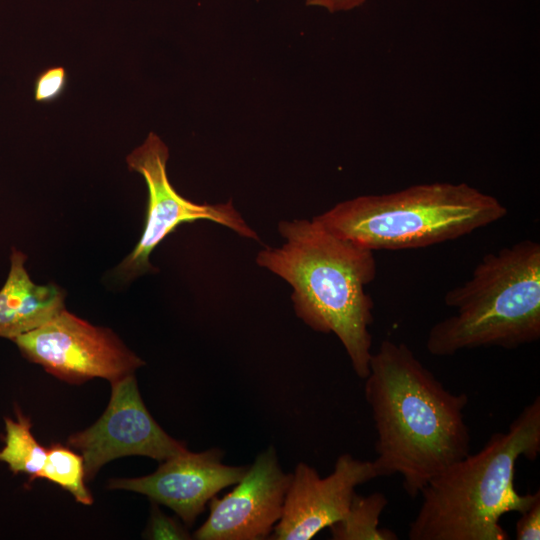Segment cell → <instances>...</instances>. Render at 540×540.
I'll return each instance as SVG.
<instances>
[{"mask_svg": "<svg viewBox=\"0 0 540 540\" xmlns=\"http://www.w3.org/2000/svg\"><path fill=\"white\" fill-rule=\"evenodd\" d=\"M364 393L377 433L378 477L401 475L409 497L470 453L465 393L455 394L404 343L383 340L371 356Z\"/></svg>", "mask_w": 540, "mask_h": 540, "instance_id": "1", "label": "cell"}, {"mask_svg": "<svg viewBox=\"0 0 540 540\" xmlns=\"http://www.w3.org/2000/svg\"><path fill=\"white\" fill-rule=\"evenodd\" d=\"M280 247H265L256 263L293 289L294 311L308 327L334 333L355 373L370 371L374 303L365 287L377 274L374 252L339 238L316 221H280Z\"/></svg>", "mask_w": 540, "mask_h": 540, "instance_id": "2", "label": "cell"}, {"mask_svg": "<svg viewBox=\"0 0 540 540\" xmlns=\"http://www.w3.org/2000/svg\"><path fill=\"white\" fill-rule=\"evenodd\" d=\"M540 453V398L525 406L505 432L491 435L481 450L468 454L432 478L410 522V540H508L500 518L522 513L538 498L515 487L516 462Z\"/></svg>", "mask_w": 540, "mask_h": 540, "instance_id": "3", "label": "cell"}, {"mask_svg": "<svg viewBox=\"0 0 540 540\" xmlns=\"http://www.w3.org/2000/svg\"><path fill=\"white\" fill-rule=\"evenodd\" d=\"M506 215L497 198L467 183L433 182L354 197L313 220L335 236L374 252L454 240Z\"/></svg>", "mask_w": 540, "mask_h": 540, "instance_id": "4", "label": "cell"}, {"mask_svg": "<svg viewBox=\"0 0 540 540\" xmlns=\"http://www.w3.org/2000/svg\"><path fill=\"white\" fill-rule=\"evenodd\" d=\"M444 302L456 313L431 327L426 347L432 355L490 346L514 349L538 341L540 244L525 239L486 254Z\"/></svg>", "mask_w": 540, "mask_h": 540, "instance_id": "5", "label": "cell"}, {"mask_svg": "<svg viewBox=\"0 0 540 540\" xmlns=\"http://www.w3.org/2000/svg\"><path fill=\"white\" fill-rule=\"evenodd\" d=\"M168 158L167 145L154 132H150L145 141L126 157L129 170L143 177L148 200L142 235L132 252L116 268V278L121 281L155 272L157 269L149 260L152 251L185 223L208 220L229 228L243 238L260 240L255 230L235 209L232 200L199 204L181 196L168 178Z\"/></svg>", "mask_w": 540, "mask_h": 540, "instance_id": "6", "label": "cell"}, {"mask_svg": "<svg viewBox=\"0 0 540 540\" xmlns=\"http://www.w3.org/2000/svg\"><path fill=\"white\" fill-rule=\"evenodd\" d=\"M13 342L27 360L70 383L96 377L114 383L144 365L110 329L94 326L65 309Z\"/></svg>", "mask_w": 540, "mask_h": 540, "instance_id": "7", "label": "cell"}, {"mask_svg": "<svg viewBox=\"0 0 540 540\" xmlns=\"http://www.w3.org/2000/svg\"><path fill=\"white\" fill-rule=\"evenodd\" d=\"M68 444L84 460L86 480L107 462L122 456L164 461L187 451L153 419L140 396L134 374L112 383L109 404L96 423L71 435Z\"/></svg>", "mask_w": 540, "mask_h": 540, "instance_id": "8", "label": "cell"}, {"mask_svg": "<svg viewBox=\"0 0 540 540\" xmlns=\"http://www.w3.org/2000/svg\"><path fill=\"white\" fill-rule=\"evenodd\" d=\"M291 474L285 473L273 447L260 453L236 486L210 500L207 520L195 531L198 540L269 538L282 516Z\"/></svg>", "mask_w": 540, "mask_h": 540, "instance_id": "9", "label": "cell"}, {"mask_svg": "<svg viewBox=\"0 0 540 540\" xmlns=\"http://www.w3.org/2000/svg\"><path fill=\"white\" fill-rule=\"evenodd\" d=\"M378 477L373 461L340 455L333 471L321 477L301 462L291 474L282 516L269 538L309 540L340 521L348 511L355 488Z\"/></svg>", "mask_w": 540, "mask_h": 540, "instance_id": "10", "label": "cell"}, {"mask_svg": "<svg viewBox=\"0 0 540 540\" xmlns=\"http://www.w3.org/2000/svg\"><path fill=\"white\" fill-rule=\"evenodd\" d=\"M222 458L223 452L218 448L200 453L187 450L164 460L150 475L112 479L108 487L144 494L172 509L191 526L206 504L222 489L239 482L249 467L225 465Z\"/></svg>", "mask_w": 540, "mask_h": 540, "instance_id": "11", "label": "cell"}, {"mask_svg": "<svg viewBox=\"0 0 540 540\" xmlns=\"http://www.w3.org/2000/svg\"><path fill=\"white\" fill-rule=\"evenodd\" d=\"M26 259L12 248L10 270L0 289V337L12 341L65 309L63 289L54 283L35 284L25 268Z\"/></svg>", "mask_w": 540, "mask_h": 540, "instance_id": "12", "label": "cell"}, {"mask_svg": "<svg viewBox=\"0 0 540 540\" xmlns=\"http://www.w3.org/2000/svg\"><path fill=\"white\" fill-rule=\"evenodd\" d=\"M16 420L6 417L4 445L0 461L14 474L29 475L30 481L39 478L47 458V449L40 445L31 432L29 417L16 411Z\"/></svg>", "mask_w": 540, "mask_h": 540, "instance_id": "13", "label": "cell"}, {"mask_svg": "<svg viewBox=\"0 0 540 540\" xmlns=\"http://www.w3.org/2000/svg\"><path fill=\"white\" fill-rule=\"evenodd\" d=\"M388 504L381 492L363 496L354 494L348 511L338 522L331 525L334 540H397L398 536L389 529L379 528V519Z\"/></svg>", "mask_w": 540, "mask_h": 540, "instance_id": "14", "label": "cell"}, {"mask_svg": "<svg viewBox=\"0 0 540 540\" xmlns=\"http://www.w3.org/2000/svg\"><path fill=\"white\" fill-rule=\"evenodd\" d=\"M39 478L59 485L81 504L93 503V497L85 485L84 460L68 447L54 444L47 449V458Z\"/></svg>", "mask_w": 540, "mask_h": 540, "instance_id": "15", "label": "cell"}, {"mask_svg": "<svg viewBox=\"0 0 540 540\" xmlns=\"http://www.w3.org/2000/svg\"><path fill=\"white\" fill-rule=\"evenodd\" d=\"M67 81V72L62 66H53L43 70L34 82L35 100L42 103L55 101L63 94Z\"/></svg>", "mask_w": 540, "mask_h": 540, "instance_id": "16", "label": "cell"}, {"mask_svg": "<svg viewBox=\"0 0 540 540\" xmlns=\"http://www.w3.org/2000/svg\"><path fill=\"white\" fill-rule=\"evenodd\" d=\"M150 539H189L187 531L175 520L164 515L157 507L151 514L146 533Z\"/></svg>", "mask_w": 540, "mask_h": 540, "instance_id": "17", "label": "cell"}, {"mask_svg": "<svg viewBox=\"0 0 540 540\" xmlns=\"http://www.w3.org/2000/svg\"><path fill=\"white\" fill-rule=\"evenodd\" d=\"M520 514L521 517L518 519L515 526V538L517 540H539L540 498Z\"/></svg>", "mask_w": 540, "mask_h": 540, "instance_id": "18", "label": "cell"}, {"mask_svg": "<svg viewBox=\"0 0 540 540\" xmlns=\"http://www.w3.org/2000/svg\"><path fill=\"white\" fill-rule=\"evenodd\" d=\"M368 0H305L307 6L326 10L329 13L347 12L364 5Z\"/></svg>", "mask_w": 540, "mask_h": 540, "instance_id": "19", "label": "cell"}]
</instances>
